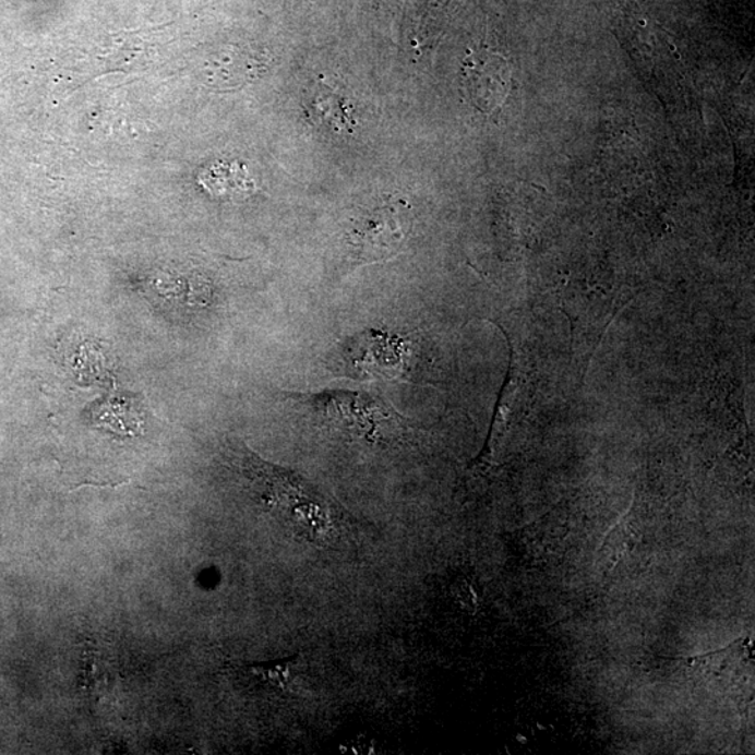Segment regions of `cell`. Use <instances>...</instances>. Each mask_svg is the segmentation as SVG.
<instances>
[{
    "mask_svg": "<svg viewBox=\"0 0 755 755\" xmlns=\"http://www.w3.org/2000/svg\"><path fill=\"white\" fill-rule=\"evenodd\" d=\"M230 456L253 499L292 538L316 548H335L345 538L349 514L335 496L297 471L263 460L243 444L230 446Z\"/></svg>",
    "mask_w": 755,
    "mask_h": 755,
    "instance_id": "1",
    "label": "cell"
},
{
    "mask_svg": "<svg viewBox=\"0 0 755 755\" xmlns=\"http://www.w3.org/2000/svg\"><path fill=\"white\" fill-rule=\"evenodd\" d=\"M333 371L352 380H402L410 370V343L395 333L369 329L339 343Z\"/></svg>",
    "mask_w": 755,
    "mask_h": 755,
    "instance_id": "2",
    "label": "cell"
},
{
    "mask_svg": "<svg viewBox=\"0 0 755 755\" xmlns=\"http://www.w3.org/2000/svg\"><path fill=\"white\" fill-rule=\"evenodd\" d=\"M298 404L310 409L321 423L331 429L356 432L369 441H380L387 426L402 423V416L391 410L384 402L355 392H322L315 395H297Z\"/></svg>",
    "mask_w": 755,
    "mask_h": 755,
    "instance_id": "3",
    "label": "cell"
},
{
    "mask_svg": "<svg viewBox=\"0 0 755 755\" xmlns=\"http://www.w3.org/2000/svg\"><path fill=\"white\" fill-rule=\"evenodd\" d=\"M346 240L352 267L394 260L406 240L400 203L382 202L362 213L352 223Z\"/></svg>",
    "mask_w": 755,
    "mask_h": 755,
    "instance_id": "4",
    "label": "cell"
},
{
    "mask_svg": "<svg viewBox=\"0 0 755 755\" xmlns=\"http://www.w3.org/2000/svg\"><path fill=\"white\" fill-rule=\"evenodd\" d=\"M462 79L470 101L481 112L491 116L504 106L511 86L510 64L500 55H469L462 68Z\"/></svg>",
    "mask_w": 755,
    "mask_h": 755,
    "instance_id": "5",
    "label": "cell"
},
{
    "mask_svg": "<svg viewBox=\"0 0 755 755\" xmlns=\"http://www.w3.org/2000/svg\"><path fill=\"white\" fill-rule=\"evenodd\" d=\"M301 655H292L275 662L253 663L242 668V672L250 675L263 687L275 690V692H287L295 683L300 673Z\"/></svg>",
    "mask_w": 755,
    "mask_h": 755,
    "instance_id": "6",
    "label": "cell"
}]
</instances>
